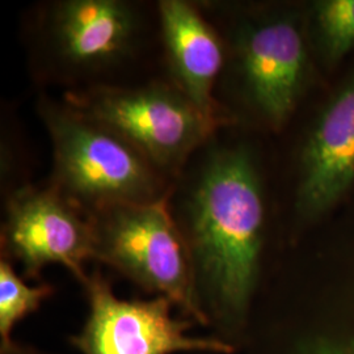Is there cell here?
I'll list each match as a JSON object with an SVG mask.
<instances>
[{"mask_svg": "<svg viewBox=\"0 0 354 354\" xmlns=\"http://www.w3.org/2000/svg\"><path fill=\"white\" fill-rule=\"evenodd\" d=\"M177 207L200 326L239 354L264 283L263 180L245 146L206 153ZM174 214V213H172Z\"/></svg>", "mask_w": 354, "mask_h": 354, "instance_id": "1", "label": "cell"}, {"mask_svg": "<svg viewBox=\"0 0 354 354\" xmlns=\"http://www.w3.org/2000/svg\"><path fill=\"white\" fill-rule=\"evenodd\" d=\"M223 73L244 108L279 130L295 112L311 76L306 13L291 6H253L230 21Z\"/></svg>", "mask_w": 354, "mask_h": 354, "instance_id": "2", "label": "cell"}, {"mask_svg": "<svg viewBox=\"0 0 354 354\" xmlns=\"http://www.w3.org/2000/svg\"><path fill=\"white\" fill-rule=\"evenodd\" d=\"M54 155V188L84 214L114 203L165 198L159 171L129 142L67 104L42 102Z\"/></svg>", "mask_w": 354, "mask_h": 354, "instance_id": "3", "label": "cell"}, {"mask_svg": "<svg viewBox=\"0 0 354 354\" xmlns=\"http://www.w3.org/2000/svg\"><path fill=\"white\" fill-rule=\"evenodd\" d=\"M87 215L93 260L113 268L143 290L165 297L200 326L189 257L167 198L114 203Z\"/></svg>", "mask_w": 354, "mask_h": 354, "instance_id": "4", "label": "cell"}, {"mask_svg": "<svg viewBox=\"0 0 354 354\" xmlns=\"http://www.w3.org/2000/svg\"><path fill=\"white\" fill-rule=\"evenodd\" d=\"M64 104L129 142L159 172H175L213 136L221 120L201 112L174 84L97 86Z\"/></svg>", "mask_w": 354, "mask_h": 354, "instance_id": "5", "label": "cell"}, {"mask_svg": "<svg viewBox=\"0 0 354 354\" xmlns=\"http://www.w3.org/2000/svg\"><path fill=\"white\" fill-rule=\"evenodd\" d=\"M82 285L88 315L82 329L70 336V344L82 354H238L212 335H190L197 323L174 317V304L165 297L118 298L97 270Z\"/></svg>", "mask_w": 354, "mask_h": 354, "instance_id": "6", "label": "cell"}, {"mask_svg": "<svg viewBox=\"0 0 354 354\" xmlns=\"http://www.w3.org/2000/svg\"><path fill=\"white\" fill-rule=\"evenodd\" d=\"M1 256L19 263L26 279H39L45 266L59 264L82 283L93 260L88 218L54 187H23L7 203Z\"/></svg>", "mask_w": 354, "mask_h": 354, "instance_id": "7", "label": "cell"}, {"mask_svg": "<svg viewBox=\"0 0 354 354\" xmlns=\"http://www.w3.org/2000/svg\"><path fill=\"white\" fill-rule=\"evenodd\" d=\"M354 185V71L322 105L298 160L295 215L310 227L337 207Z\"/></svg>", "mask_w": 354, "mask_h": 354, "instance_id": "8", "label": "cell"}, {"mask_svg": "<svg viewBox=\"0 0 354 354\" xmlns=\"http://www.w3.org/2000/svg\"><path fill=\"white\" fill-rule=\"evenodd\" d=\"M45 32L53 57L67 71L99 74L131 54L140 15L121 0H64L51 7Z\"/></svg>", "mask_w": 354, "mask_h": 354, "instance_id": "9", "label": "cell"}, {"mask_svg": "<svg viewBox=\"0 0 354 354\" xmlns=\"http://www.w3.org/2000/svg\"><path fill=\"white\" fill-rule=\"evenodd\" d=\"M158 8L174 86L201 112L219 120L213 91L227 62L225 39L188 1L163 0Z\"/></svg>", "mask_w": 354, "mask_h": 354, "instance_id": "10", "label": "cell"}, {"mask_svg": "<svg viewBox=\"0 0 354 354\" xmlns=\"http://www.w3.org/2000/svg\"><path fill=\"white\" fill-rule=\"evenodd\" d=\"M311 49L332 68L354 49V0H317L304 8Z\"/></svg>", "mask_w": 354, "mask_h": 354, "instance_id": "11", "label": "cell"}, {"mask_svg": "<svg viewBox=\"0 0 354 354\" xmlns=\"http://www.w3.org/2000/svg\"><path fill=\"white\" fill-rule=\"evenodd\" d=\"M49 283L29 286L20 279L13 264L0 257V345L12 342V329L24 317L37 313L45 299L53 295Z\"/></svg>", "mask_w": 354, "mask_h": 354, "instance_id": "12", "label": "cell"}, {"mask_svg": "<svg viewBox=\"0 0 354 354\" xmlns=\"http://www.w3.org/2000/svg\"><path fill=\"white\" fill-rule=\"evenodd\" d=\"M0 354H51L44 352L32 345H26L20 342H11L0 345Z\"/></svg>", "mask_w": 354, "mask_h": 354, "instance_id": "13", "label": "cell"}, {"mask_svg": "<svg viewBox=\"0 0 354 354\" xmlns=\"http://www.w3.org/2000/svg\"><path fill=\"white\" fill-rule=\"evenodd\" d=\"M188 354H207V353H188Z\"/></svg>", "mask_w": 354, "mask_h": 354, "instance_id": "14", "label": "cell"}]
</instances>
